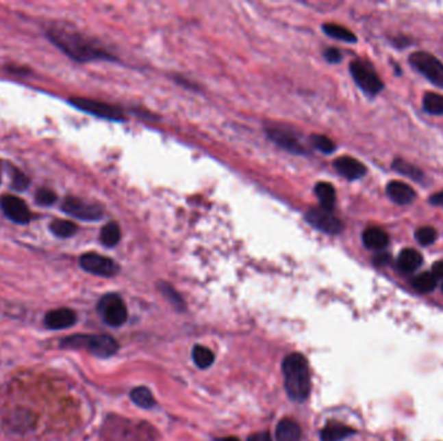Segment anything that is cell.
Here are the masks:
<instances>
[{
  "label": "cell",
  "instance_id": "5",
  "mask_svg": "<svg viewBox=\"0 0 443 441\" xmlns=\"http://www.w3.org/2000/svg\"><path fill=\"white\" fill-rule=\"evenodd\" d=\"M409 64L431 83L443 88V64L431 53L418 51L409 56Z\"/></svg>",
  "mask_w": 443,
  "mask_h": 441
},
{
  "label": "cell",
  "instance_id": "30",
  "mask_svg": "<svg viewBox=\"0 0 443 441\" xmlns=\"http://www.w3.org/2000/svg\"><path fill=\"white\" fill-rule=\"evenodd\" d=\"M312 143L318 150L325 155H331L336 150V145L329 137L324 135H312Z\"/></svg>",
  "mask_w": 443,
  "mask_h": 441
},
{
  "label": "cell",
  "instance_id": "7",
  "mask_svg": "<svg viewBox=\"0 0 443 441\" xmlns=\"http://www.w3.org/2000/svg\"><path fill=\"white\" fill-rule=\"evenodd\" d=\"M69 104L78 110H82L84 113H88L91 116H95V117L103 118V120H125V116L120 107L110 105V104L103 103V101L86 98V97H72V98H69Z\"/></svg>",
  "mask_w": 443,
  "mask_h": 441
},
{
  "label": "cell",
  "instance_id": "24",
  "mask_svg": "<svg viewBox=\"0 0 443 441\" xmlns=\"http://www.w3.org/2000/svg\"><path fill=\"white\" fill-rule=\"evenodd\" d=\"M323 31L327 36L338 39V40H342V42H346V43H355L357 42L355 34L353 31H350L346 27L341 26V25H323Z\"/></svg>",
  "mask_w": 443,
  "mask_h": 441
},
{
  "label": "cell",
  "instance_id": "3",
  "mask_svg": "<svg viewBox=\"0 0 443 441\" xmlns=\"http://www.w3.org/2000/svg\"><path fill=\"white\" fill-rule=\"evenodd\" d=\"M62 348H82L96 358H109L118 351L117 340L110 335H73L61 340Z\"/></svg>",
  "mask_w": 443,
  "mask_h": 441
},
{
  "label": "cell",
  "instance_id": "16",
  "mask_svg": "<svg viewBox=\"0 0 443 441\" xmlns=\"http://www.w3.org/2000/svg\"><path fill=\"white\" fill-rule=\"evenodd\" d=\"M363 243L370 250H383L389 245V235L381 228H367L363 232Z\"/></svg>",
  "mask_w": 443,
  "mask_h": 441
},
{
  "label": "cell",
  "instance_id": "36",
  "mask_svg": "<svg viewBox=\"0 0 443 441\" xmlns=\"http://www.w3.org/2000/svg\"><path fill=\"white\" fill-rule=\"evenodd\" d=\"M431 274L434 276V278L438 281V280H443V262H437L433 264L431 267Z\"/></svg>",
  "mask_w": 443,
  "mask_h": 441
},
{
  "label": "cell",
  "instance_id": "15",
  "mask_svg": "<svg viewBox=\"0 0 443 441\" xmlns=\"http://www.w3.org/2000/svg\"><path fill=\"white\" fill-rule=\"evenodd\" d=\"M386 194L389 196V198L396 202V204H409L415 200L416 197V191H414L408 184L403 183V181H390L386 185Z\"/></svg>",
  "mask_w": 443,
  "mask_h": 441
},
{
  "label": "cell",
  "instance_id": "8",
  "mask_svg": "<svg viewBox=\"0 0 443 441\" xmlns=\"http://www.w3.org/2000/svg\"><path fill=\"white\" fill-rule=\"evenodd\" d=\"M61 210L69 216L86 220V222L100 220L104 215V210L101 209V206H99L96 203L87 202L84 200H81L78 197H73V196L66 197L62 201Z\"/></svg>",
  "mask_w": 443,
  "mask_h": 441
},
{
  "label": "cell",
  "instance_id": "34",
  "mask_svg": "<svg viewBox=\"0 0 443 441\" xmlns=\"http://www.w3.org/2000/svg\"><path fill=\"white\" fill-rule=\"evenodd\" d=\"M162 291H164V294L168 295L173 303H177V304L181 303V298L173 290V287L168 286V285H164L162 286Z\"/></svg>",
  "mask_w": 443,
  "mask_h": 441
},
{
  "label": "cell",
  "instance_id": "9",
  "mask_svg": "<svg viewBox=\"0 0 443 441\" xmlns=\"http://www.w3.org/2000/svg\"><path fill=\"white\" fill-rule=\"evenodd\" d=\"M79 264L86 272L101 277H113L118 272V265L114 260L96 252H87L82 255Z\"/></svg>",
  "mask_w": 443,
  "mask_h": 441
},
{
  "label": "cell",
  "instance_id": "13",
  "mask_svg": "<svg viewBox=\"0 0 443 441\" xmlns=\"http://www.w3.org/2000/svg\"><path fill=\"white\" fill-rule=\"evenodd\" d=\"M333 165H335L337 172L341 176H344L345 179H360L367 174V168L363 163H360L358 159H355L353 157H348V155L337 158Z\"/></svg>",
  "mask_w": 443,
  "mask_h": 441
},
{
  "label": "cell",
  "instance_id": "14",
  "mask_svg": "<svg viewBox=\"0 0 443 441\" xmlns=\"http://www.w3.org/2000/svg\"><path fill=\"white\" fill-rule=\"evenodd\" d=\"M77 322L75 312L69 308L49 310L45 317V325L51 330L68 329Z\"/></svg>",
  "mask_w": 443,
  "mask_h": 441
},
{
  "label": "cell",
  "instance_id": "10",
  "mask_svg": "<svg viewBox=\"0 0 443 441\" xmlns=\"http://www.w3.org/2000/svg\"><path fill=\"white\" fill-rule=\"evenodd\" d=\"M305 219L310 226L327 235H337L344 229L342 222L336 217L333 213L325 211L323 209L309 210L305 215Z\"/></svg>",
  "mask_w": 443,
  "mask_h": 441
},
{
  "label": "cell",
  "instance_id": "4",
  "mask_svg": "<svg viewBox=\"0 0 443 441\" xmlns=\"http://www.w3.org/2000/svg\"><path fill=\"white\" fill-rule=\"evenodd\" d=\"M97 310L103 321L112 328H118L127 321V307L118 294L104 295L97 304Z\"/></svg>",
  "mask_w": 443,
  "mask_h": 441
},
{
  "label": "cell",
  "instance_id": "37",
  "mask_svg": "<svg viewBox=\"0 0 443 441\" xmlns=\"http://www.w3.org/2000/svg\"><path fill=\"white\" fill-rule=\"evenodd\" d=\"M248 441H273V439L268 432H258V433L251 435Z\"/></svg>",
  "mask_w": 443,
  "mask_h": 441
},
{
  "label": "cell",
  "instance_id": "22",
  "mask_svg": "<svg viewBox=\"0 0 443 441\" xmlns=\"http://www.w3.org/2000/svg\"><path fill=\"white\" fill-rule=\"evenodd\" d=\"M100 241L107 248H114L120 243L121 228L116 222H110L100 232Z\"/></svg>",
  "mask_w": 443,
  "mask_h": 441
},
{
  "label": "cell",
  "instance_id": "31",
  "mask_svg": "<svg viewBox=\"0 0 443 441\" xmlns=\"http://www.w3.org/2000/svg\"><path fill=\"white\" fill-rule=\"evenodd\" d=\"M58 201V196L56 193L48 188H40L38 189L36 193V202L40 206H45V207H48V206H52L55 204Z\"/></svg>",
  "mask_w": 443,
  "mask_h": 441
},
{
  "label": "cell",
  "instance_id": "2",
  "mask_svg": "<svg viewBox=\"0 0 443 441\" xmlns=\"http://www.w3.org/2000/svg\"><path fill=\"white\" fill-rule=\"evenodd\" d=\"M284 386L293 401L303 403L312 391L310 369L306 358L301 353H290L283 361Z\"/></svg>",
  "mask_w": 443,
  "mask_h": 441
},
{
  "label": "cell",
  "instance_id": "19",
  "mask_svg": "<svg viewBox=\"0 0 443 441\" xmlns=\"http://www.w3.org/2000/svg\"><path fill=\"white\" fill-rule=\"evenodd\" d=\"M354 433H355V431L345 425L329 423L322 429L320 438L323 441H341Z\"/></svg>",
  "mask_w": 443,
  "mask_h": 441
},
{
  "label": "cell",
  "instance_id": "40",
  "mask_svg": "<svg viewBox=\"0 0 443 441\" xmlns=\"http://www.w3.org/2000/svg\"><path fill=\"white\" fill-rule=\"evenodd\" d=\"M442 290H443V285H442Z\"/></svg>",
  "mask_w": 443,
  "mask_h": 441
},
{
  "label": "cell",
  "instance_id": "18",
  "mask_svg": "<svg viewBox=\"0 0 443 441\" xmlns=\"http://www.w3.org/2000/svg\"><path fill=\"white\" fill-rule=\"evenodd\" d=\"M421 264H422V256L419 251L414 249H405L401 251L398 256V267L405 273L415 272L418 268H420Z\"/></svg>",
  "mask_w": 443,
  "mask_h": 441
},
{
  "label": "cell",
  "instance_id": "39",
  "mask_svg": "<svg viewBox=\"0 0 443 441\" xmlns=\"http://www.w3.org/2000/svg\"><path fill=\"white\" fill-rule=\"evenodd\" d=\"M219 441H239L236 438H226V439H220Z\"/></svg>",
  "mask_w": 443,
  "mask_h": 441
},
{
  "label": "cell",
  "instance_id": "12",
  "mask_svg": "<svg viewBox=\"0 0 443 441\" xmlns=\"http://www.w3.org/2000/svg\"><path fill=\"white\" fill-rule=\"evenodd\" d=\"M266 132H267V136L270 137V140H273L276 145H279L280 148L286 149L288 152H290L293 155H305L306 153V149L302 146L297 136L287 129L273 126V127L267 129Z\"/></svg>",
  "mask_w": 443,
  "mask_h": 441
},
{
  "label": "cell",
  "instance_id": "25",
  "mask_svg": "<svg viewBox=\"0 0 443 441\" xmlns=\"http://www.w3.org/2000/svg\"><path fill=\"white\" fill-rule=\"evenodd\" d=\"M422 109L431 116H443V95L428 92L422 98Z\"/></svg>",
  "mask_w": 443,
  "mask_h": 441
},
{
  "label": "cell",
  "instance_id": "27",
  "mask_svg": "<svg viewBox=\"0 0 443 441\" xmlns=\"http://www.w3.org/2000/svg\"><path fill=\"white\" fill-rule=\"evenodd\" d=\"M192 358L200 369H206L214 362L213 352L204 346H194L192 351Z\"/></svg>",
  "mask_w": 443,
  "mask_h": 441
},
{
  "label": "cell",
  "instance_id": "33",
  "mask_svg": "<svg viewBox=\"0 0 443 441\" xmlns=\"http://www.w3.org/2000/svg\"><path fill=\"white\" fill-rule=\"evenodd\" d=\"M324 57H325V60L331 62V64H337V62L342 60V55L337 48H328L324 52Z\"/></svg>",
  "mask_w": 443,
  "mask_h": 441
},
{
  "label": "cell",
  "instance_id": "20",
  "mask_svg": "<svg viewBox=\"0 0 443 441\" xmlns=\"http://www.w3.org/2000/svg\"><path fill=\"white\" fill-rule=\"evenodd\" d=\"M315 193L322 204V209L325 211L333 213L336 203V191L333 185L329 183H318L315 187Z\"/></svg>",
  "mask_w": 443,
  "mask_h": 441
},
{
  "label": "cell",
  "instance_id": "11",
  "mask_svg": "<svg viewBox=\"0 0 443 441\" xmlns=\"http://www.w3.org/2000/svg\"><path fill=\"white\" fill-rule=\"evenodd\" d=\"M4 215L16 224H29L33 220V213L24 200L16 196H4L0 201Z\"/></svg>",
  "mask_w": 443,
  "mask_h": 441
},
{
  "label": "cell",
  "instance_id": "26",
  "mask_svg": "<svg viewBox=\"0 0 443 441\" xmlns=\"http://www.w3.org/2000/svg\"><path fill=\"white\" fill-rule=\"evenodd\" d=\"M131 400L143 409H151L155 406V397L147 387H136L131 391Z\"/></svg>",
  "mask_w": 443,
  "mask_h": 441
},
{
  "label": "cell",
  "instance_id": "1",
  "mask_svg": "<svg viewBox=\"0 0 443 441\" xmlns=\"http://www.w3.org/2000/svg\"><path fill=\"white\" fill-rule=\"evenodd\" d=\"M48 39L56 47L77 62L110 60L112 56L91 38L62 26L52 27L47 31Z\"/></svg>",
  "mask_w": 443,
  "mask_h": 441
},
{
  "label": "cell",
  "instance_id": "17",
  "mask_svg": "<svg viewBox=\"0 0 443 441\" xmlns=\"http://www.w3.org/2000/svg\"><path fill=\"white\" fill-rule=\"evenodd\" d=\"M276 441H301L302 432L297 422L292 419H283L276 426Z\"/></svg>",
  "mask_w": 443,
  "mask_h": 441
},
{
  "label": "cell",
  "instance_id": "28",
  "mask_svg": "<svg viewBox=\"0 0 443 441\" xmlns=\"http://www.w3.org/2000/svg\"><path fill=\"white\" fill-rule=\"evenodd\" d=\"M412 286L415 287L419 293H424V294L431 293L437 286V280L434 278L433 274L425 272V273L419 274L414 278Z\"/></svg>",
  "mask_w": 443,
  "mask_h": 441
},
{
  "label": "cell",
  "instance_id": "38",
  "mask_svg": "<svg viewBox=\"0 0 443 441\" xmlns=\"http://www.w3.org/2000/svg\"><path fill=\"white\" fill-rule=\"evenodd\" d=\"M429 202L431 204H434V206H441V207H443V191L433 194L431 198H429Z\"/></svg>",
  "mask_w": 443,
  "mask_h": 441
},
{
  "label": "cell",
  "instance_id": "32",
  "mask_svg": "<svg viewBox=\"0 0 443 441\" xmlns=\"http://www.w3.org/2000/svg\"><path fill=\"white\" fill-rule=\"evenodd\" d=\"M12 185L16 191H25L29 185V179L18 170L13 171Z\"/></svg>",
  "mask_w": 443,
  "mask_h": 441
},
{
  "label": "cell",
  "instance_id": "6",
  "mask_svg": "<svg viewBox=\"0 0 443 441\" xmlns=\"http://www.w3.org/2000/svg\"><path fill=\"white\" fill-rule=\"evenodd\" d=\"M350 72L357 85L366 95H379L383 88V81L371 66L363 61H353L350 64Z\"/></svg>",
  "mask_w": 443,
  "mask_h": 441
},
{
  "label": "cell",
  "instance_id": "29",
  "mask_svg": "<svg viewBox=\"0 0 443 441\" xmlns=\"http://www.w3.org/2000/svg\"><path fill=\"white\" fill-rule=\"evenodd\" d=\"M415 237L418 239L420 245L429 246V245L434 243L437 241V239H438V232H437L435 228L421 227L416 230Z\"/></svg>",
  "mask_w": 443,
  "mask_h": 441
},
{
  "label": "cell",
  "instance_id": "35",
  "mask_svg": "<svg viewBox=\"0 0 443 441\" xmlns=\"http://www.w3.org/2000/svg\"><path fill=\"white\" fill-rule=\"evenodd\" d=\"M390 260H392V256H390L389 254H385V252H381V254H379V255H376V256L373 258V263H375V265H377V267L386 265V264H389V263H390Z\"/></svg>",
  "mask_w": 443,
  "mask_h": 441
},
{
  "label": "cell",
  "instance_id": "23",
  "mask_svg": "<svg viewBox=\"0 0 443 441\" xmlns=\"http://www.w3.org/2000/svg\"><path fill=\"white\" fill-rule=\"evenodd\" d=\"M49 229L51 232L59 237V239H69V237H73L78 228L77 226L71 222V220H65V219H56L51 223L49 226Z\"/></svg>",
  "mask_w": 443,
  "mask_h": 441
},
{
  "label": "cell",
  "instance_id": "21",
  "mask_svg": "<svg viewBox=\"0 0 443 441\" xmlns=\"http://www.w3.org/2000/svg\"><path fill=\"white\" fill-rule=\"evenodd\" d=\"M392 168H393V170H396L398 174L403 175L406 178H409L414 181L424 183V180H425V174L419 168H416L415 165L408 163L407 161H405V159L396 158V161L393 162Z\"/></svg>",
  "mask_w": 443,
  "mask_h": 441
}]
</instances>
